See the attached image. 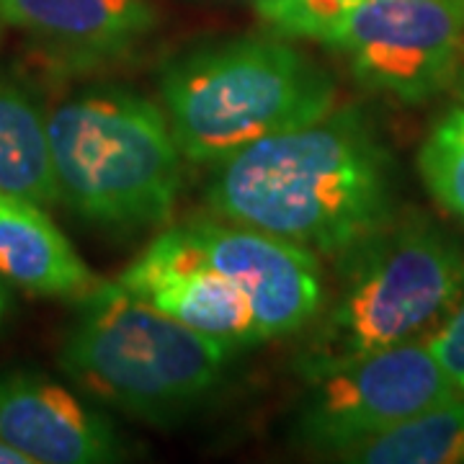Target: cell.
Returning a JSON list of instances; mask_svg holds the SVG:
<instances>
[{
  "label": "cell",
  "mask_w": 464,
  "mask_h": 464,
  "mask_svg": "<svg viewBox=\"0 0 464 464\" xmlns=\"http://www.w3.org/2000/svg\"><path fill=\"white\" fill-rule=\"evenodd\" d=\"M207 204L219 219L346 258L395 217V168L364 111L341 106L217 163Z\"/></svg>",
  "instance_id": "cell-1"
},
{
  "label": "cell",
  "mask_w": 464,
  "mask_h": 464,
  "mask_svg": "<svg viewBox=\"0 0 464 464\" xmlns=\"http://www.w3.org/2000/svg\"><path fill=\"white\" fill-rule=\"evenodd\" d=\"M160 101L183 158L217 166L264 137L328 114L335 83L286 42L235 36L170 60L160 72Z\"/></svg>",
  "instance_id": "cell-2"
},
{
  "label": "cell",
  "mask_w": 464,
  "mask_h": 464,
  "mask_svg": "<svg viewBox=\"0 0 464 464\" xmlns=\"http://www.w3.org/2000/svg\"><path fill=\"white\" fill-rule=\"evenodd\" d=\"M60 201L111 230L166 227L181 188L183 155L166 111L124 88H96L47 116Z\"/></svg>",
  "instance_id": "cell-3"
},
{
  "label": "cell",
  "mask_w": 464,
  "mask_h": 464,
  "mask_svg": "<svg viewBox=\"0 0 464 464\" xmlns=\"http://www.w3.org/2000/svg\"><path fill=\"white\" fill-rule=\"evenodd\" d=\"M235 348L163 315L119 284L81 299L60 366L91 398L168 423L199 408L219 387Z\"/></svg>",
  "instance_id": "cell-4"
},
{
  "label": "cell",
  "mask_w": 464,
  "mask_h": 464,
  "mask_svg": "<svg viewBox=\"0 0 464 464\" xmlns=\"http://www.w3.org/2000/svg\"><path fill=\"white\" fill-rule=\"evenodd\" d=\"M348 279L299 372L426 341L464 302V243L429 217L395 215L346 256Z\"/></svg>",
  "instance_id": "cell-5"
},
{
  "label": "cell",
  "mask_w": 464,
  "mask_h": 464,
  "mask_svg": "<svg viewBox=\"0 0 464 464\" xmlns=\"http://www.w3.org/2000/svg\"><path fill=\"white\" fill-rule=\"evenodd\" d=\"M304 377L310 390L295 436L302 447L331 457L462 395L426 341L380 348Z\"/></svg>",
  "instance_id": "cell-6"
},
{
  "label": "cell",
  "mask_w": 464,
  "mask_h": 464,
  "mask_svg": "<svg viewBox=\"0 0 464 464\" xmlns=\"http://www.w3.org/2000/svg\"><path fill=\"white\" fill-rule=\"evenodd\" d=\"M366 91L400 103L439 96L464 60V0H364L323 42Z\"/></svg>",
  "instance_id": "cell-7"
},
{
  "label": "cell",
  "mask_w": 464,
  "mask_h": 464,
  "mask_svg": "<svg viewBox=\"0 0 464 464\" xmlns=\"http://www.w3.org/2000/svg\"><path fill=\"white\" fill-rule=\"evenodd\" d=\"M207 258L248 299L261 341L307 328L323 304L317 253L271 232L227 219L183 222Z\"/></svg>",
  "instance_id": "cell-8"
},
{
  "label": "cell",
  "mask_w": 464,
  "mask_h": 464,
  "mask_svg": "<svg viewBox=\"0 0 464 464\" xmlns=\"http://www.w3.org/2000/svg\"><path fill=\"white\" fill-rule=\"evenodd\" d=\"M116 284L163 315L235 351L264 343L248 299L207 258L186 225L160 232Z\"/></svg>",
  "instance_id": "cell-9"
},
{
  "label": "cell",
  "mask_w": 464,
  "mask_h": 464,
  "mask_svg": "<svg viewBox=\"0 0 464 464\" xmlns=\"http://www.w3.org/2000/svg\"><path fill=\"white\" fill-rule=\"evenodd\" d=\"M0 439L34 464H103L124 457L109 418L32 372L0 377Z\"/></svg>",
  "instance_id": "cell-10"
},
{
  "label": "cell",
  "mask_w": 464,
  "mask_h": 464,
  "mask_svg": "<svg viewBox=\"0 0 464 464\" xmlns=\"http://www.w3.org/2000/svg\"><path fill=\"white\" fill-rule=\"evenodd\" d=\"M0 18L81 63L121 57L158 26L150 0H0Z\"/></svg>",
  "instance_id": "cell-11"
},
{
  "label": "cell",
  "mask_w": 464,
  "mask_h": 464,
  "mask_svg": "<svg viewBox=\"0 0 464 464\" xmlns=\"http://www.w3.org/2000/svg\"><path fill=\"white\" fill-rule=\"evenodd\" d=\"M0 276L36 297H88L99 279L44 207L0 194Z\"/></svg>",
  "instance_id": "cell-12"
},
{
  "label": "cell",
  "mask_w": 464,
  "mask_h": 464,
  "mask_svg": "<svg viewBox=\"0 0 464 464\" xmlns=\"http://www.w3.org/2000/svg\"><path fill=\"white\" fill-rule=\"evenodd\" d=\"M0 194L50 207L60 201L47 116L18 85L0 81Z\"/></svg>",
  "instance_id": "cell-13"
},
{
  "label": "cell",
  "mask_w": 464,
  "mask_h": 464,
  "mask_svg": "<svg viewBox=\"0 0 464 464\" xmlns=\"http://www.w3.org/2000/svg\"><path fill=\"white\" fill-rule=\"evenodd\" d=\"M338 459L359 464H464V395L346 449Z\"/></svg>",
  "instance_id": "cell-14"
},
{
  "label": "cell",
  "mask_w": 464,
  "mask_h": 464,
  "mask_svg": "<svg viewBox=\"0 0 464 464\" xmlns=\"http://www.w3.org/2000/svg\"><path fill=\"white\" fill-rule=\"evenodd\" d=\"M418 170L433 199L464 219V106L433 124L418 152Z\"/></svg>",
  "instance_id": "cell-15"
},
{
  "label": "cell",
  "mask_w": 464,
  "mask_h": 464,
  "mask_svg": "<svg viewBox=\"0 0 464 464\" xmlns=\"http://www.w3.org/2000/svg\"><path fill=\"white\" fill-rule=\"evenodd\" d=\"M362 3L364 0H256L253 8L279 36L325 42Z\"/></svg>",
  "instance_id": "cell-16"
},
{
  "label": "cell",
  "mask_w": 464,
  "mask_h": 464,
  "mask_svg": "<svg viewBox=\"0 0 464 464\" xmlns=\"http://www.w3.org/2000/svg\"><path fill=\"white\" fill-rule=\"evenodd\" d=\"M426 346L464 395V302L426 338Z\"/></svg>",
  "instance_id": "cell-17"
},
{
  "label": "cell",
  "mask_w": 464,
  "mask_h": 464,
  "mask_svg": "<svg viewBox=\"0 0 464 464\" xmlns=\"http://www.w3.org/2000/svg\"><path fill=\"white\" fill-rule=\"evenodd\" d=\"M0 464H34L26 454H21L18 449H14L11 444H5L0 439Z\"/></svg>",
  "instance_id": "cell-18"
},
{
  "label": "cell",
  "mask_w": 464,
  "mask_h": 464,
  "mask_svg": "<svg viewBox=\"0 0 464 464\" xmlns=\"http://www.w3.org/2000/svg\"><path fill=\"white\" fill-rule=\"evenodd\" d=\"M5 313H8V297H5V289L0 286V320L5 317Z\"/></svg>",
  "instance_id": "cell-19"
},
{
  "label": "cell",
  "mask_w": 464,
  "mask_h": 464,
  "mask_svg": "<svg viewBox=\"0 0 464 464\" xmlns=\"http://www.w3.org/2000/svg\"><path fill=\"white\" fill-rule=\"evenodd\" d=\"M227 3H256V0H227Z\"/></svg>",
  "instance_id": "cell-20"
},
{
  "label": "cell",
  "mask_w": 464,
  "mask_h": 464,
  "mask_svg": "<svg viewBox=\"0 0 464 464\" xmlns=\"http://www.w3.org/2000/svg\"><path fill=\"white\" fill-rule=\"evenodd\" d=\"M0 36H3V18H0Z\"/></svg>",
  "instance_id": "cell-21"
}]
</instances>
